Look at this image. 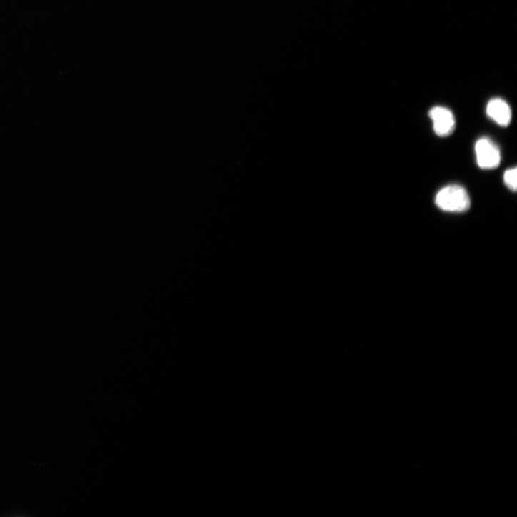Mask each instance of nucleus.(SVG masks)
I'll use <instances>...</instances> for the list:
<instances>
[{
	"label": "nucleus",
	"instance_id": "nucleus-1",
	"mask_svg": "<svg viewBox=\"0 0 517 517\" xmlns=\"http://www.w3.org/2000/svg\"><path fill=\"white\" fill-rule=\"evenodd\" d=\"M436 204L443 211L464 212L471 206V199L466 190L458 185L442 189L436 195Z\"/></svg>",
	"mask_w": 517,
	"mask_h": 517
},
{
	"label": "nucleus",
	"instance_id": "nucleus-2",
	"mask_svg": "<svg viewBox=\"0 0 517 517\" xmlns=\"http://www.w3.org/2000/svg\"><path fill=\"white\" fill-rule=\"evenodd\" d=\"M478 166L484 170L497 168L501 162V153L498 146L489 139H479L475 146Z\"/></svg>",
	"mask_w": 517,
	"mask_h": 517
},
{
	"label": "nucleus",
	"instance_id": "nucleus-3",
	"mask_svg": "<svg viewBox=\"0 0 517 517\" xmlns=\"http://www.w3.org/2000/svg\"><path fill=\"white\" fill-rule=\"evenodd\" d=\"M429 116L433 122L436 134L440 137L451 135L456 127V119L453 112L443 106H436L429 111Z\"/></svg>",
	"mask_w": 517,
	"mask_h": 517
},
{
	"label": "nucleus",
	"instance_id": "nucleus-4",
	"mask_svg": "<svg viewBox=\"0 0 517 517\" xmlns=\"http://www.w3.org/2000/svg\"><path fill=\"white\" fill-rule=\"evenodd\" d=\"M486 114L501 126H507L511 120V109L502 99L495 98L489 101L486 106Z\"/></svg>",
	"mask_w": 517,
	"mask_h": 517
},
{
	"label": "nucleus",
	"instance_id": "nucleus-5",
	"mask_svg": "<svg viewBox=\"0 0 517 517\" xmlns=\"http://www.w3.org/2000/svg\"><path fill=\"white\" fill-rule=\"evenodd\" d=\"M517 169L516 168L507 170L503 175V181L505 185L511 191L515 192L517 189Z\"/></svg>",
	"mask_w": 517,
	"mask_h": 517
}]
</instances>
